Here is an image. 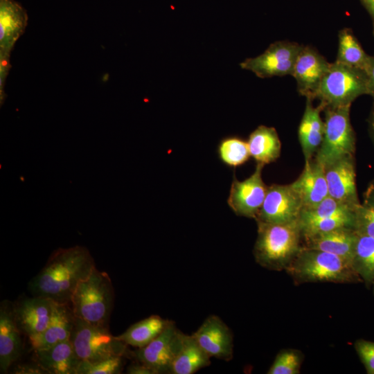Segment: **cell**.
<instances>
[{
    "mask_svg": "<svg viewBox=\"0 0 374 374\" xmlns=\"http://www.w3.org/2000/svg\"><path fill=\"white\" fill-rule=\"evenodd\" d=\"M354 347L368 374H374V341L357 339Z\"/></svg>",
    "mask_w": 374,
    "mask_h": 374,
    "instance_id": "cell-32",
    "label": "cell"
},
{
    "mask_svg": "<svg viewBox=\"0 0 374 374\" xmlns=\"http://www.w3.org/2000/svg\"><path fill=\"white\" fill-rule=\"evenodd\" d=\"M10 373L14 374H48L47 372L35 361L32 363L18 364L13 366Z\"/></svg>",
    "mask_w": 374,
    "mask_h": 374,
    "instance_id": "cell-33",
    "label": "cell"
},
{
    "mask_svg": "<svg viewBox=\"0 0 374 374\" xmlns=\"http://www.w3.org/2000/svg\"><path fill=\"white\" fill-rule=\"evenodd\" d=\"M303 203L292 184L268 186L256 222L286 224L299 220Z\"/></svg>",
    "mask_w": 374,
    "mask_h": 374,
    "instance_id": "cell-10",
    "label": "cell"
},
{
    "mask_svg": "<svg viewBox=\"0 0 374 374\" xmlns=\"http://www.w3.org/2000/svg\"><path fill=\"white\" fill-rule=\"evenodd\" d=\"M13 314L12 303L3 301L0 305V373H8L22 351V340Z\"/></svg>",
    "mask_w": 374,
    "mask_h": 374,
    "instance_id": "cell-16",
    "label": "cell"
},
{
    "mask_svg": "<svg viewBox=\"0 0 374 374\" xmlns=\"http://www.w3.org/2000/svg\"><path fill=\"white\" fill-rule=\"evenodd\" d=\"M219 159L230 168H237L245 163L250 158L247 141L237 136L223 138L217 147Z\"/></svg>",
    "mask_w": 374,
    "mask_h": 374,
    "instance_id": "cell-28",
    "label": "cell"
},
{
    "mask_svg": "<svg viewBox=\"0 0 374 374\" xmlns=\"http://www.w3.org/2000/svg\"><path fill=\"white\" fill-rule=\"evenodd\" d=\"M294 283H362L350 260L323 251L302 247L285 270Z\"/></svg>",
    "mask_w": 374,
    "mask_h": 374,
    "instance_id": "cell-3",
    "label": "cell"
},
{
    "mask_svg": "<svg viewBox=\"0 0 374 374\" xmlns=\"http://www.w3.org/2000/svg\"><path fill=\"white\" fill-rule=\"evenodd\" d=\"M374 20V0H361Z\"/></svg>",
    "mask_w": 374,
    "mask_h": 374,
    "instance_id": "cell-39",
    "label": "cell"
},
{
    "mask_svg": "<svg viewBox=\"0 0 374 374\" xmlns=\"http://www.w3.org/2000/svg\"><path fill=\"white\" fill-rule=\"evenodd\" d=\"M201 348L211 357L229 361L233 357V335L217 316H208L193 334Z\"/></svg>",
    "mask_w": 374,
    "mask_h": 374,
    "instance_id": "cell-15",
    "label": "cell"
},
{
    "mask_svg": "<svg viewBox=\"0 0 374 374\" xmlns=\"http://www.w3.org/2000/svg\"><path fill=\"white\" fill-rule=\"evenodd\" d=\"M96 267L89 250L82 246L59 248L29 282L33 296L49 299L57 303H71L78 284Z\"/></svg>",
    "mask_w": 374,
    "mask_h": 374,
    "instance_id": "cell-1",
    "label": "cell"
},
{
    "mask_svg": "<svg viewBox=\"0 0 374 374\" xmlns=\"http://www.w3.org/2000/svg\"><path fill=\"white\" fill-rule=\"evenodd\" d=\"M70 340L80 361L96 362L132 355L128 346L113 336L109 328L92 325L78 317L75 318Z\"/></svg>",
    "mask_w": 374,
    "mask_h": 374,
    "instance_id": "cell-7",
    "label": "cell"
},
{
    "mask_svg": "<svg viewBox=\"0 0 374 374\" xmlns=\"http://www.w3.org/2000/svg\"><path fill=\"white\" fill-rule=\"evenodd\" d=\"M330 65V63L316 49L303 46L292 74L296 81L299 93L314 100V96Z\"/></svg>",
    "mask_w": 374,
    "mask_h": 374,
    "instance_id": "cell-14",
    "label": "cell"
},
{
    "mask_svg": "<svg viewBox=\"0 0 374 374\" xmlns=\"http://www.w3.org/2000/svg\"><path fill=\"white\" fill-rule=\"evenodd\" d=\"M75 318L71 303H56L48 327L37 339L30 343L33 350L46 348L70 339Z\"/></svg>",
    "mask_w": 374,
    "mask_h": 374,
    "instance_id": "cell-22",
    "label": "cell"
},
{
    "mask_svg": "<svg viewBox=\"0 0 374 374\" xmlns=\"http://www.w3.org/2000/svg\"><path fill=\"white\" fill-rule=\"evenodd\" d=\"M373 33H374V31H373Z\"/></svg>",
    "mask_w": 374,
    "mask_h": 374,
    "instance_id": "cell-41",
    "label": "cell"
},
{
    "mask_svg": "<svg viewBox=\"0 0 374 374\" xmlns=\"http://www.w3.org/2000/svg\"><path fill=\"white\" fill-rule=\"evenodd\" d=\"M114 302V290L108 274L95 267L77 286L71 305L75 317L109 328Z\"/></svg>",
    "mask_w": 374,
    "mask_h": 374,
    "instance_id": "cell-4",
    "label": "cell"
},
{
    "mask_svg": "<svg viewBox=\"0 0 374 374\" xmlns=\"http://www.w3.org/2000/svg\"><path fill=\"white\" fill-rule=\"evenodd\" d=\"M371 287L373 288V295H374V282H373Z\"/></svg>",
    "mask_w": 374,
    "mask_h": 374,
    "instance_id": "cell-40",
    "label": "cell"
},
{
    "mask_svg": "<svg viewBox=\"0 0 374 374\" xmlns=\"http://www.w3.org/2000/svg\"><path fill=\"white\" fill-rule=\"evenodd\" d=\"M368 127L371 138L374 145V104L368 119Z\"/></svg>",
    "mask_w": 374,
    "mask_h": 374,
    "instance_id": "cell-38",
    "label": "cell"
},
{
    "mask_svg": "<svg viewBox=\"0 0 374 374\" xmlns=\"http://www.w3.org/2000/svg\"><path fill=\"white\" fill-rule=\"evenodd\" d=\"M10 69V55H0V99L1 105L4 102L6 94L4 86Z\"/></svg>",
    "mask_w": 374,
    "mask_h": 374,
    "instance_id": "cell-34",
    "label": "cell"
},
{
    "mask_svg": "<svg viewBox=\"0 0 374 374\" xmlns=\"http://www.w3.org/2000/svg\"><path fill=\"white\" fill-rule=\"evenodd\" d=\"M253 256L258 264L274 271L285 270L303 247L299 220L286 224L257 222Z\"/></svg>",
    "mask_w": 374,
    "mask_h": 374,
    "instance_id": "cell-2",
    "label": "cell"
},
{
    "mask_svg": "<svg viewBox=\"0 0 374 374\" xmlns=\"http://www.w3.org/2000/svg\"><path fill=\"white\" fill-rule=\"evenodd\" d=\"M355 212L354 229L357 234L374 238V208L360 203Z\"/></svg>",
    "mask_w": 374,
    "mask_h": 374,
    "instance_id": "cell-31",
    "label": "cell"
},
{
    "mask_svg": "<svg viewBox=\"0 0 374 374\" xmlns=\"http://www.w3.org/2000/svg\"><path fill=\"white\" fill-rule=\"evenodd\" d=\"M323 168L328 196L351 206L360 204L357 191L354 155L340 158Z\"/></svg>",
    "mask_w": 374,
    "mask_h": 374,
    "instance_id": "cell-13",
    "label": "cell"
},
{
    "mask_svg": "<svg viewBox=\"0 0 374 374\" xmlns=\"http://www.w3.org/2000/svg\"><path fill=\"white\" fill-rule=\"evenodd\" d=\"M313 99L306 98L305 108L299 127V140L305 161L313 159L321 143L324 133V121L320 113L321 105L314 107Z\"/></svg>",
    "mask_w": 374,
    "mask_h": 374,
    "instance_id": "cell-21",
    "label": "cell"
},
{
    "mask_svg": "<svg viewBox=\"0 0 374 374\" xmlns=\"http://www.w3.org/2000/svg\"><path fill=\"white\" fill-rule=\"evenodd\" d=\"M127 373L129 374H155V373L146 365L136 360L127 368Z\"/></svg>",
    "mask_w": 374,
    "mask_h": 374,
    "instance_id": "cell-36",
    "label": "cell"
},
{
    "mask_svg": "<svg viewBox=\"0 0 374 374\" xmlns=\"http://www.w3.org/2000/svg\"><path fill=\"white\" fill-rule=\"evenodd\" d=\"M303 360V353L296 349L280 350L267 371L268 374H299Z\"/></svg>",
    "mask_w": 374,
    "mask_h": 374,
    "instance_id": "cell-29",
    "label": "cell"
},
{
    "mask_svg": "<svg viewBox=\"0 0 374 374\" xmlns=\"http://www.w3.org/2000/svg\"><path fill=\"white\" fill-rule=\"evenodd\" d=\"M168 321L159 315H151L132 324L116 337L127 346L143 348L161 333Z\"/></svg>",
    "mask_w": 374,
    "mask_h": 374,
    "instance_id": "cell-25",
    "label": "cell"
},
{
    "mask_svg": "<svg viewBox=\"0 0 374 374\" xmlns=\"http://www.w3.org/2000/svg\"><path fill=\"white\" fill-rule=\"evenodd\" d=\"M34 359L48 374H77L80 362L70 339L34 350Z\"/></svg>",
    "mask_w": 374,
    "mask_h": 374,
    "instance_id": "cell-20",
    "label": "cell"
},
{
    "mask_svg": "<svg viewBox=\"0 0 374 374\" xmlns=\"http://www.w3.org/2000/svg\"><path fill=\"white\" fill-rule=\"evenodd\" d=\"M56 303L38 296H24L12 303L15 321L30 344L46 329L51 319Z\"/></svg>",
    "mask_w": 374,
    "mask_h": 374,
    "instance_id": "cell-12",
    "label": "cell"
},
{
    "mask_svg": "<svg viewBox=\"0 0 374 374\" xmlns=\"http://www.w3.org/2000/svg\"><path fill=\"white\" fill-rule=\"evenodd\" d=\"M362 204L374 208V179L370 182L364 193Z\"/></svg>",
    "mask_w": 374,
    "mask_h": 374,
    "instance_id": "cell-37",
    "label": "cell"
},
{
    "mask_svg": "<svg viewBox=\"0 0 374 374\" xmlns=\"http://www.w3.org/2000/svg\"><path fill=\"white\" fill-rule=\"evenodd\" d=\"M353 267L367 287L374 282V238L359 235L355 244Z\"/></svg>",
    "mask_w": 374,
    "mask_h": 374,
    "instance_id": "cell-27",
    "label": "cell"
},
{
    "mask_svg": "<svg viewBox=\"0 0 374 374\" xmlns=\"http://www.w3.org/2000/svg\"><path fill=\"white\" fill-rule=\"evenodd\" d=\"M28 22L26 10L14 0H0V55H10Z\"/></svg>",
    "mask_w": 374,
    "mask_h": 374,
    "instance_id": "cell-19",
    "label": "cell"
},
{
    "mask_svg": "<svg viewBox=\"0 0 374 374\" xmlns=\"http://www.w3.org/2000/svg\"><path fill=\"white\" fill-rule=\"evenodd\" d=\"M301 45L288 41H277L257 57L247 58L240 64L260 78L292 75Z\"/></svg>",
    "mask_w": 374,
    "mask_h": 374,
    "instance_id": "cell-8",
    "label": "cell"
},
{
    "mask_svg": "<svg viewBox=\"0 0 374 374\" xmlns=\"http://www.w3.org/2000/svg\"><path fill=\"white\" fill-rule=\"evenodd\" d=\"M184 335L172 321H169L161 334L145 346L132 352V356L150 367L155 374L170 373Z\"/></svg>",
    "mask_w": 374,
    "mask_h": 374,
    "instance_id": "cell-9",
    "label": "cell"
},
{
    "mask_svg": "<svg viewBox=\"0 0 374 374\" xmlns=\"http://www.w3.org/2000/svg\"><path fill=\"white\" fill-rule=\"evenodd\" d=\"M247 143L250 155L257 163L265 166L280 157L281 143L272 127L259 125L249 134Z\"/></svg>",
    "mask_w": 374,
    "mask_h": 374,
    "instance_id": "cell-23",
    "label": "cell"
},
{
    "mask_svg": "<svg viewBox=\"0 0 374 374\" xmlns=\"http://www.w3.org/2000/svg\"><path fill=\"white\" fill-rule=\"evenodd\" d=\"M350 105L327 107L324 133L314 159L323 166L346 156L355 155V134L350 119Z\"/></svg>",
    "mask_w": 374,
    "mask_h": 374,
    "instance_id": "cell-6",
    "label": "cell"
},
{
    "mask_svg": "<svg viewBox=\"0 0 374 374\" xmlns=\"http://www.w3.org/2000/svg\"><path fill=\"white\" fill-rule=\"evenodd\" d=\"M124 357L114 356L106 359L80 361L77 374H118L123 367Z\"/></svg>",
    "mask_w": 374,
    "mask_h": 374,
    "instance_id": "cell-30",
    "label": "cell"
},
{
    "mask_svg": "<svg viewBox=\"0 0 374 374\" xmlns=\"http://www.w3.org/2000/svg\"><path fill=\"white\" fill-rule=\"evenodd\" d=\"M368 94L364 71L335 61L322 79L314 99L320 100L323 110L327 107L351 105L359 96Z\"/></svg>",
    "mask_w": 374,
    "mask_h": 374,
    "instance_id": "cell-5",
    "label": "cell"
},
{
    "mask_svg": "<svg viewBox=\"0 0 374 374\" xmlns=\"http://www.w3.org/2000/svg\"><path fill=\"white\" fill-rule=\"evenodd\" d=\"M210 358L193 335L184 334L179 352L172 364L170 373L193 374L208 366Z\"/></svg>",
    "mask_w": 374,
    "mask_h": 374,
    "instance_id": "cell-24",
    "label": "cell"
},
{
    "mask_svg": "<svg viewBox=\"0 0 374 374\" xmlns=\"http://www.w3.org/2000/svg\"><path fill=\"white\" fill-rule=\"evenodd\" d=\"M364 72L367 78L368 95L374 99V55L369 56Z\"/></svg>",
    "mask_w": 374,
    "mask_h": 374,
    "instance_id": "cell-35",
    "label": "cell"
},
{
    "mask_svg": "<svg viewBox=\"0 0 374 374\" xmlns=\"http://www.w3.org/2000/svg\"><path fill=\"white\" fill-rule=\"evenodd\" d=\"M338 51L335 61L364 71L369 56L351 29L345 28L338 34Z\"/></svg>",
    "mask_w": 374,
    "mask_h": 374,
    "instance_id": "cell-26",
    "label": "cell"
},
{
    "mask_svg": "<svg viewBox=\"0 0 374 374\" xmlns=\"http://www.w3.org/2000/svg\"><path fill=\"white\" fill-rule=\"evenodd\" d=\"M263 167L257 163L255 171L242 181L233 177L227 204L237 215L256 219L268 188L262 178Z\"/></svg>",
    "mask_w": 374,
    "mask_h": 374,
    "instance_id": "cell-11",
    "label": "cell"
},
{
    "mask_svg": "<svg viewBox=\"0 0 374 374\" xmlns=\"http://www.w3.org/2000/svg\"><path fill=\"white\" fill-rule=\"evenodd\" d=\"M292 185L301 199L303 208L315 206L328 196L324 168L314 157L305 161L301 174Z\"/></svg>",
    "mask_w": 374,
    "mask_h": 374,
    "instance_id": "cell-18",
    "label": "cell"
},
{
    "mask_svg": "<svg viewBox=\"0 0 374 374\" xmlns=\"http://www.w3.org/2000/svg\"><path fill=\"white\" fill-rule=\"evenodd\" d=\"M358 234L350 227L303 237V247L330 253L351 261Z\"/></svg>",
    "mask_w": 374,
    "mask_h": 374,
    "instance_id": "cell-17",
    "label": "cell"
}]
</instances>
